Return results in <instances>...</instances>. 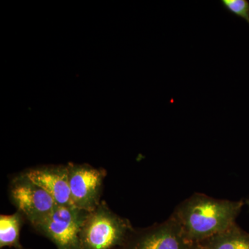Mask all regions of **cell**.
I'll list each match as a JSON object with an SVG mask.
<instances>
[{"label": "cell", "instance_id": "2", "mask_svg": "<svg viewBox=\"0 0 249 249\" xmlns=\"http://www.w3.org/2000/svg\"><path fill=\"white\" fill-rule=\"evenodd\" d=\"M130 221L111 211L105 201L90 211L80 234L81 249H116L133 231Z\"/></svg>", "mask_w": 249, "mask_h": 249}, {"label": "cell", "instance_id": "12", "mask_svg": "<svg viewBox=\"0 0 249 249\" xmlns=\"http://www.w3.org/2000/svg\"><path fill=\"white\" fill-rule=\"evenodd\" d=\"M245 204H247L249 206V199H247V200H246Z\"/></svg>", "mask_w": 249, "mask_h": 249}, {"label": "cell", "instance_id": "7", "mask_svg": "<svg viewBox=\"0 0 249 249\" xmlns=\"http://www.w3.org/2000/svg\"><path fill=\"white\" fill-rule=\"evenodd\" d=\"M24 173L45 189L58 206H73L69 186L67 165L37 167L26 170Z\"/></svg>", "mask_w": 249, "mask_h": 249}, {"label": "cell", "instance_id": "4", "mask_svg": "<svg viewBox=\"0 0 249 249\" xmlns=\"http://www.w3.org/2000/svg\"><path fill=\"white\" fill-rule=\"evenodd\" d=\"M9 196L17 211L33 227L42 222L57 206L52 196L24 173L13 178Z\"/></svg>", "mask_w": 249, "mask_h": 249}, {"label": "cell", "instance_id": "3", "mask_svg": "<svg viewBox=\"0 0 249 249\" xmlns=\"http://www.w3.org/2000/svg\"><path fill=\"white\" fill-rule=\"evenodd\" d=\"M88 213L74 206L57 205L49 215L34 228L53 242L57 249H81L80 234Z\"/></svg>", "mask_w": 249, "mask_h": 249}, {"label": "cell", "instance_id": "9", "mask_svg": "<svg viewBox=\"0 0 249 249\" xmlns=\"http://www.w3.org/2000/svg\"><path fill=\"white\" fill-rule=\"evenodd\" d=\"M25 218L20 213L0 216V248L24 249L20 243V231Z\"/></svg>", "mask_w": 249, "mask_h": 249}, {"label": "cell", "instance_id": "10", "mask_svg": "<svg viewBox=\"0 0 249 249\" xmlns=\"http://www.w3.org/2000/svg\"><path fill=\"white\" fill-rule=\"evenodd\" d=\"M224 9L236 17L242 18L249 25V1L248 0H221Z\"/></svg>", "mask_w": 249, "mask_h": 249}, {"label": "cell", "instance_id": "6", "mask_svg": "<svg viewBox=\"0 0 249 249\" xmlns=\"http://www.w3.org/2000/svg\"><path fill=\"white\" fill-rule=\"evenodd\" d=\"M68 181L72 204L84 211H93L101 203L107 172L88 164L69 163Z\"/></svg>", "mask_w": 249, "mask_h": 249}, {"label": "cell", "instance_id": "5", "mask_svg": "<svg viewBox=\"0 0 249 249\" xmlns=\"http://www.w3.org/2000/svg\"><path fill=\"white\" fill-rule=\"evenodd\" d=\"M182 229L171 216L161 223L143 229H134L116 249H192Z\"/></svg>", "mask_w": 249, "mask_h": 249}, {"label": "cell", "instance_id": "11", "mask_svg": "<svg viewBox=\"0 0 249 249\" xmlns=\"http://www.w3.org/2000/svg\"><path fill=\"white\" fill-rule=\"evenodd\" d=\"M192 249H205L204 248H202V247H200L199 245H197V244H194V245H193V248Z\"/></svg>", "mask_w": 249, "mask_h": 249}, {"label": "cell", "instance_id": "1", "mask_svg": "<svg viewBox=\"0 0 249 249\" xmlns=\"http://www.w3.org/2000/svg\"><path fill=\"white\" fill-rule=\"evenodd\" d=\"M245 204L242 199H214L196 193L177 206L170 216L179 224L186 240L194 245L235 224Z\"/></svg>", "mask_w": 249, "mask_h": 249}, {"label": "cell", "instance_id": "8", "mask_svg": "<svg viewBox=\"0 0 249 249\" xmlns=\"http://www.w3.org/2000/svg\"><path fill=\"white\" fill-rule=\"evenodd\" d=\"M205 249H249V233L237 224L197 243Z\"/></svg>", "mask_w": 249, "mask_h": 249}]
</instances>
